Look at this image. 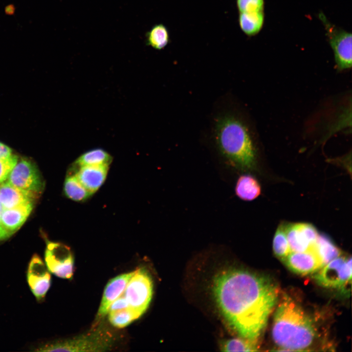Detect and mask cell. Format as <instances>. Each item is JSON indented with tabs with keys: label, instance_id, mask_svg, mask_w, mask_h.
Instances as JSON below:
<instances>
[{
	"label": "cell",
	"instance_id": "obj_26",
	"mask_svg": "<svg viewBox=\"0 0 352 352\" xmlns=\"http://www.w3.org/2000/svg\"><path fill=\"white\" fill-rule=\"evenodd\" d=\"M240 13H250L263 11L264 0H237Z\"/></svg>",
	"mask_w": 352,
	"mask_h": 352
},
{
	"label": "cell",
	"instance_id": "obj_29",
	"mask_svg": "<svg viewBox=\"0 0 352 352\" xmlns=\"http://www.w3.org/2000/svg\"><path fill=\"white\" fill-rule=\"evenodd\" d=\"M11 149L0 142V159H6L12 155Z\"/></svg>",
	"mask_w": 352,
	"mask_h": 352
},
{
	"label": "cell",
	"instance_id": "obj_5",
	"mask_svg": "<svg viewBox=\"0 0 352 352\" xmlns=\"http://www.w3.org/2000/svg\"><path fill=\"white\" fill-rule=\"evenodd\" d=\"M110 336L97 330L65 340L44 345L40 352H104L111 346Z\"/></svg>",
	"mask_w": 352,
	"mask_h": 352
},
{
	"label": "cell",
	"instance_id": "obj_6",
	"mask_svg": "<svg viewBox=\"0 0 352 352\" xmlns=\"http://www.w3.org/2000/svg\"><path fill=\"white\" fill-rule=\"evenodd\" d=\"M153 292V281L148 272L143 268L135 270L123 292L129 308L140 317L147 310Z\"/></svg>",
	"mask_w": 352,
	"mask_h": 352
},
{
	"label": "cell",
	"instance_id": "obj_8",
	"mask_svg": "<svg viewBox=\"0 0 352 352\" xmlns=\"http://www.w3.org/2000/svg\"><path fill=\"white\" fill-rule=\"evenodd\" d=\"M7 179L6 181L15 187L39 195L44 187L38 168L31 160L25 158L18 159Z\"/></svg>",
	"mask_w": 352,
	"mask_h": 352
},
{
	"label": "cell",
	"instance_id": "obj_3",
	"mask_svg": "<svg viewBox=\"0 0 352 352\" xmlns=\"http://www.w3.org/2000/svg\"><path fill=\"white\" fill-rule=\"evenodd\" d=\"M215 137L222 155L232 166L248 171L256 165V150L246 125L231 113L225 114L216 122Z\"/></svg>",
	"mask_w": 352,
	"mask_h": 352
},
{
	"label": "cell",
	"instance_id": "obj_20",
	"mask_svg": "<svg viewBox=\"0 0 352 352\" xmlns=\"http://www.w3.org/2000/svg\"><path fill=\"white\" fill-rule=\"evenodd\" d=\"M112 160V156L108 153L102 149L97 148L83 154L72 165L76 167L87 165H109Z\"/></svg>",
	"mask_w": 352,
	"mask_h": 352
},
{
	"label": "cell",
	"instance_id": "obj_31",
	"mask_svg": "<svg viewBox=\"0 0 352 352\" xmlns=\"http://www.w3.org/2000/svg\"><path fill=\"white\" fill-rule=\"evenodd\" d=\"M3 208H2L1 204H0V215H1V212H2V210H3Z\"/></svg>",
	"mask_w": 352,
	"mask_h": 352
},
{
	"label": "cell",
	"instance_id": "obj_30",
	"mask_svg": "<svg viewBox=\"0 0 352 352\" xmlns=\"http://www.w3.org/2000/svg\"><path fill=\"white\" fill-rule=\"evenodd\" d=\"M12 234L3 228L0 224V241L9 238Z\"/></svg>",
	"mask_w": 352,
	"mask_h": 352
},
{
	"label": "cell",
	"instance_id": "obj_27",
	"mask_svg": "<svg viewBox=\"0 0 352 352\" xmlns=\"http://www.w3.org/2000/svg\"><path fill=\"white\" fill-rule=\"evenodd\" d=\"M18 157L13 154L6 159H0V183L5 181L12 169L16 165Z\"/></svg>",
	"mask_w": 352,
	"mask_h": 352
},
{
	"label": "cell",
	"instance_id": "obj_19",
	"mask_svg": "<svg viewBox=\"0 0 352 352\" xmlns=\"http://www.w3.org/2000/svg\"><path fill=\"white\" fill-rule=\"evenodd\" d=\"M264 22L263 11L250 13H240L239 25L248 36L257 34L262 29Z\"/></svg>",
	"mask_w": 352,
	"mask_h": 352
},
{
	"label": "cell",
	"instance_id": "obj_12",
	"mask_svg": "<svg viewBox=\"0 0 352 352\" xmlns=\"http://www.w3.org/2000/svg\"><path fill=\"white\" fill-rule=\"evenodd\" d=\"M282 262L293 272L303 275L313 274L323 266L313 247L304 252H291Z\"/></svg>",
	"mask_w": 352,
	"mask_h": 352
},
{
	"label": "cell",
	"instance_id": "obj_21",
	"mask_svg": "<svg viewBox=\"0 0 352 352\" xmlns=\"http://www.w3.org/2000/svg\"><path fill=\"white\" fill-rule=\"evenodd\" d=\"M64 192L68 198L78 202L86 201L92 195L75 175H67L64 182Z\"/></svg>",
	"mask_w": 352,
	"mask_h": 352
},
{
	"label": "cell",
	"instance_id": "obj_23",
	"mask_svg": "<svg viewBox=\"0 0 352 352\" xmlns=\"http://www.w3.org/2000/svg\"><path fill=\"white\" fill-rule=\"evenodd\" d=\"M257 340L241 336L224 341L221 345L224 352H255L259 348Z\"/></svg>",
	"mask_w": 352,
	"mask_h": 352
},
{
	"label": "cell",
	"instance_id": "obj_17",
	"mask_svg": "<svg viewBox=\"0 0 352 352\" xmlns=\"http://www.w3.org/2000/svg\"><path fill=\"white\" fill-rule=\"evenodd\" d=\"M261 192L259 183L252 176L242 175L238 178L235 186V193L240 199L251 201L256 198Z\"/></svg>",
	"mask_w": 352,
	"mask_h": 352
},
{
	"label": "cell",
	"instance_id": "obj_4",
	"mask_svg": "<svg viewBox=\"0 0 352 352\" xmlns=\"http://www.w3.org/2000/svg\"><path fill=\"white\" fill-rule=\"evenodd\" d=\"M313 278L320 286L348 292L352 281V259L340 256L313 273Z\"/></svg>",
	"mask_w": 352,
	"mask_h": 352
},
{
	"label": "cell",
	"instance_id": "obj_10",
	"mask_svg": "<svg viewBox=\"0 0 352 352\" xmlns=\"http://www.w3.org/2000/svg\"><path fill=\"white\" fill-rule=\"evenodd\" d=\"M27 281L37 300L43 299L51 285V275L45 263L36 254L33 255L29 262Z\"/></svg>",
	"mask_w": 352,
	"mask_h": 352
},
{
	"label": "cell",
	"instance_id": "obj_9",
	"mask_svg": "<svg viewBox=\"0 0 352 352\" xmlns=\"http://www.w3.org/2000/svg\"><path fill=\"white\" fill-rule=\"evenodd\" d=\"M44 263L50 271L56 276L70 279L73 274L74 258L69 247L56 242L47 241Z\"/></svg>",
	"mask_w": 352,
	"mask_h": 352
},
{
	"label": "cell",
	"instance_id": "obj_11",
	"mask_svg": "<svg viewBox=\"0 0 352 352\" xmlns=\"http://www.w3.org/2000/svg\"><path fill=\"white\" fill-rule=\"evenodd\" d=\"M286 238L291 252H304L315 244L319 234L308 223H286Z\"/></svg>",
	"mask_w": 352,
	"mask_h": 352
},
{
	"label": "cell",
	"instance_id": "obj_1",
	"mask_svg": "<svg viewBox=\"0 0 352 352\" xmlns=\"http://www.w3.org/2000/svg\"><path fill=\"white\" fill-rule=\"evenodd\" d=\"M213 293L220 310L241 336L257 340L278 303L279 289L269 277L243 269L223 271Z\"/></svg>",
	"mask_w": 352,
	"mask_h": 352
},
{
	"label": "cell",
	"instance_id": "obj_28",
	"mask_svg": "<svg viewBox=\"0 0 352 352\" xmlns=\"http://www.w3.org/2000/svg\"><path fill=\"white\" fill-rule=\"evenodd\" d=\"M128 308H129L128 303L122 294L111 304L109 308L108 313Z\"/></svg>",
	"mask_w": 352,
	"mask_h": 352
},
{
	"label": "cell",
	"instance_id": "obj_2",
	"mask_svg": "<svg viewBox=\"0 0 352 352\" xmlns=\"http://www.w3.org/2000/svg\"><path fill=\"white\" fill-rule=\"evenodd\" d=\"M271 333L280 351H303L312 345L316 330L311 317L285 295L274 312Z\"/></svg>",
	"mask_w": 352,
	"mask_h": 352
},
{
	"label": "cell",
	"instance_id": "obj_24",
	"mask_svg": "<svg viewBox=\"0 0 352 352\" xmlns=\"http://www.w3.org/2000/svg\"><path fill=\"white\" fill-rule=\"evenodd\" d=\"M285 225L286 223H282L278 226L273 241L274 253L281 261L291 252L286 238Z\"/></svg>",
	"mask_w": 352,
	"mask_h": 352
},
{
	"label": "cell",
	"instance_id": "obj_7",
	"mask_svg": "<svg viewBox=\"0 0 352 352\" xmlns=\"http://www.w3.org/2000/svg\"><path fill=\"white\" fill-rule=\"evenodd\" d=\"M319 16L325 26L337 70L341 71L350 68L352 59V34L332 25L324 15L320 14Z\"/></svg>",
	"mask_w": 352,
	"mask_h": 352
},
{
	"label": "cell",
	"instance_id": "obj_15",
	"mask_svg": "<svg viewBox=\"0 0 352 352\" xmlns=\"http://www.w3.org/2000/svg\"><path fill=\"white\" fill-rule=\"evenodd\" d=\"M39 196L38 194L15 187L7 181L0 183V203L3 209L34 202Z\"/></svg>",
	"mask_w": 352,
	"mask_h": 352
},
{
	"label": "cell",
	"instance_id": "obj_25",
	"mask_svg": "<svg viewBox=\"0 0 352 352\" xmlns=\"http://www.w3.org/2000/svg\"><path fill=\"white\" fill-rule=\"evenodd\" d=\"M109 320L110 324L118 328H122L140 317L130 308L109 312Z\"/></svg>",
	"mask_w": 352,
	"mask_h": 352
},
{
	"label": "cell",
	"instance_id": "obj_13",
	"mask_svg": "<svg viewBox=\"0 0 352 352\" xmlns=\"http://www.w3.org/2000/svg\"><path fill=\"white\" fill-rule=\"evenodd\" d=\"M135 272V270L119 275L108 283L97 312V319H101L108 314L110 306L123 293L128 283Z\"/></svg>",
	"mask_w": 352,
	"mask_h": 352
},
{
	"label": "cell",
	"instance_id": "obj_14",
	"mask_svg": "<svg viewBox=\"0 0 352 352\" xmlns=\"http://www.w3.org/2000/svg\"><path fill=\"white\" fill-rule=\"evenodd\" d=\"M109 166L106 165H87L75 168V175L83 186L92 194L96 192L104 182Z\"/></svg>",
	"mask_w": 352,
	"mask_h": 352
},
{
	"label": "cell",
	"instance_id": "obj_22",
	"mask_svg": "<svg viewBox=\"0 0 352 352\" xmlns=\"http://www.w3.org/2000/svg\"><path fill=\"white\" fill-rule=\"evenodd\" d=\"M169 42L168 30L161 23L153 26L145 35L146 44L156 50L163 49L167 45Z\"/></svg>",
	"mask_w": 352,
	"mask_h": 352
},
{
	"label": "cell",
	"instance_id": "obj_16",
	"mask_svg": "<svg viewBox=\"0 0 352 352\" xmlns=\"http://www.w3.org/2000/svg\"><path fill=\"white\" fill-rule=\"evenodd\" d=\"M34 202L27 203L16 207L3 209L0 217V224L12 235L24 223L31 213Z\"/></svg>",
	"mask_w": 352,
	"mask_h": 352
},
{
	"label": "cell",
	"instance_id": "obj_18",
	"mask_svg": "<svg viewBox=\"0 0 352 352\" xmlns=\"http://www.w3.org/2000/svg\"><path fill=\"white\" fill-rule=\"evenodd\" d=\"M319 256L323 266L333 259L341 256V251L329 237L324 234H319L312 246Z\"/></svg>",
	"mask_w": 352,
	"mask_h": 352
}]
</instances>
